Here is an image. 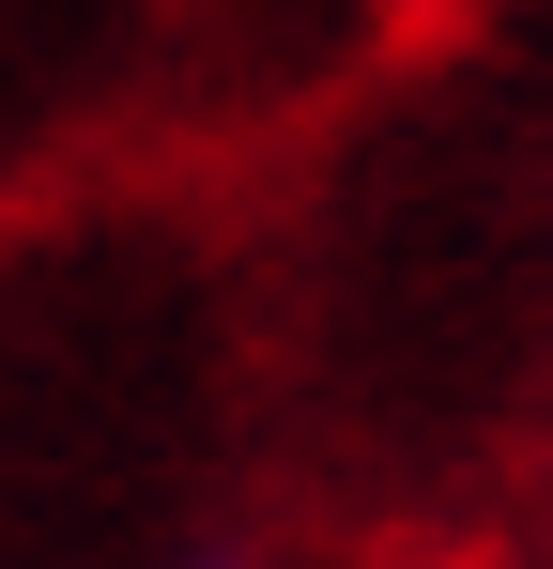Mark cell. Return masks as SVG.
I'll return each instance as SVG.
<instances>
[{
  "mask_svg": "<svg viewBox=\"0 0 553 569\" xmlns=\"http://www.w3.org/2000/svg\"><path fill=\"white\" fill-rule=\"evenodd\" d=\"M170 569H262V555H231V539H200V555H170Z\"/></svg>",
  "mask_w": 553,
  "mask_h": 569,
  "instance_id": "cell-1",
  "label": "cell"
},
{
  "mask_svg": "<svg viewBox=\"0 0 553 569\" xmlns=\"http://www.w3.org/2000/svg\"><path fill=\"white\" fill-rule=\"evenodd\" d=\"M539 569H553V539H539Z\"/></svg>",
  "mask_w": 553,
  "mask_h": 569,
  "instance_id": "cell-2",
  "label": "cell"
}]
</instances>
